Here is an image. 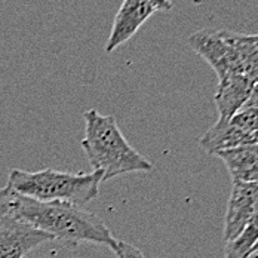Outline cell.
I'll return each mask as SVG.
<instances>
[{
	"instance_id": "1",
	"label": "cell",
	"mask_w": 258,
	"mask_h": 258,
	"mask_svg": "<svg viewBox=\"0 0 258 258\" xmlns=\"http://www.w3.org/2000/svg\"><path fill=\"white\" fill-rule=\"evenodd\" d=\"M8 214L49 234L52 240L62 242L69 246L94 243L111 249L116 243V239L103 220L83 207L61 202H39L12 193L8 204Z\"/></svg>"
},
{
	"instance_id": "7",
	"label": "cell",
	"mask_w": 258,
	"mask_h": 258,
	"mask_svg": "<svg viewBox=\"0 0 258 258\" xmlns=\"http://www.w3.org/2000/svg\"><path fill=\"white\" fill-rule=\"evenodd\" d=\"M155 12V8L147 0H123L114 17L105 52H113L126 43Z\"/></svg>"
},
{
	"instance_id": "11",
	"label": "cell",
	"mask_w": 258,
	"mask_h": 258,
	"mask_svg": "<svg viewBox=\"0 0 258 258\" xmlns=\"http://www.w3.org/2000/svg\"><path fill=\"white\" fill-rule=\"evenodd\" d=\"M258 243V209L242 233L226 243L224 258H251L252 248Z\"/></svg>"
},
{
	"instance_id": "15",
	"label": "cell",
	"mask_w": 258,
	"mask_h": 258,
	"mask_svg": "<svg viewBox=\"0 0 258 258\" xmlns=\"http://www.w3.org/2000/svg\"><path fill=\"white\" fill-rule=\"evenodd\" d=\"M153 8H155V11H169L171 8H172V3L171 2H168V0H147Z\"/></svg>"
},
{
	"instance_id": "8",
	"label": "cell",
	"mask_w": 258,
	"mask_h": 258,
	"mask_svg": "<svg viewBox=\"0 0 258 258\" xmlns=\"http://www.w3.org/2000/svg\"><path fill=\"white\" fill-rule=\"evenodd\" d=\"M254 86L255 83L245 75H230L227 78L220 79L214 97L218 111V120H230L246 104Z\"/></svg>"
},
{
	"instance_id": "4",
	"label": "cell",
	"mask_w": 258,
	"mask_h": 258,
	"mask_svg": "<svg viewBox=\"0 0 258 258\" xmlns=\"http://www.w3.org/2000/svg\"><path fill=\"white\" fill-rule=\"evenodd\" d=\"M187 43L214 69L218 80L230 75H243L239 33L204 28L191 34Z\"/></svg>"
},
{
	"instance_id": "12",
	"label": "cell",
	"mask_w": 258,
	"mask_h": 258,
	"mask_svg": "<svg viewBox=\"0 0 258 258\" xmlns=\"http://www.w3.org/2000/svg\"><path fill=\"white\" fill-rule=\"evenodd\" d=\"M229 122L236 128L258 138V107L243 105Z\"/></svg>"
},
{
	"instance_id": "6",
	"label": "cell",
	"mask_w": 258,
	"mask_h": 258,
	"mask_svg": "<svg viewBox=\"0 0 258 258\" xmlns=\"http://www.w3.org/2000/svg\"><path fill=\"white\" fill-rule=\"evenodd\" d=\"M257 209L258 182H233L223 230L226 243L242 233Z\"/></svg>"
},
{
	"instance_id": "2",
	"label": "cell",
	"mask_w": 258,
	"mask_h": 258,
	"mask_svg": "<svg viewBox=\"0 0 258 258\" xmlns=\"http://www.w3.org/2000/svg\"><path fill=\"white\" fill-rule=\"evenodd\" d=\"M85 137L82 149L94 172H100L103 182L128 174H146L153 169L147 157L138 153L119 128L116 117L91 108L83 113Z\"/></svg>"
},
{
	"instance_id": "5",
	"label": "cell",
	"mask_w": 258,
	"mask_h": 258,
	"mask_svg": "<svg viewBox=\"0 0 258 258\" xmlns=\"http://www.w3.org/2000/svg\"><path fill=\"white\" fill-rule=\"evenodd\" d=\"M52 237L6 214L0 217V258H26Z\"/></svg>"
},
{
	"instance_id": "3",
	"label": "cell",
	"mask_w": 258,
	"mask_h": 258,
	"mask_svg": "<svg viewBox=\"0 0 258 258\" xmlns=\"http://www.w3.org/2000/svg\"><path fill=\"white\" fill-rule=\"evenodd\" d=\"M100 172H62L55 169H11L6 187L20 196L39 202H61L83 207L100 195Z\"/></svg>"
},
{
	"instance_id": "10",
	"label": "cell",
	"mask_w": 258,
	"mask_h": 258,
	"mask_svg": "<svg viewBox=\"0 0 258 258\" xmlns=\"http://www.w3.org/2000/svg\"><path fill=\"white\" fill-rule=\"evenodd\" d=\"M233 182H258V144H248L218 153Z\"/></svg>"
},
{
	"instance_id": "13",
	"label": "cell",
	"mask_w": 258,
	"mask_h": 258,
	"mask_svg": "<svg viewBox=\"0 0 258 258\" xmlns=\"http://www.w3.org/2000/svg\"><path fill=\"white\" fill-rule=\"evenodd\" d=\"M111 251L116 254L117 258H146V255L137 246H134L132 243L125 242V240L116 239V243L111 248Z\"/></svg>"
},
{
	"instance_id": "16",
	"label": "cell",
	"mask_w": 258,
	"mask_h": 258,
	"mask_svg": "<svg viewBox=\"0 0 258 258\" xmlns=\"http://www.w3.org/2000/svg\"><path fill=\"white\" fill-rule=\"evenodd\" d=\"M245 105H248V107H258V85L254 86V89H252V92H251V95H249V98H248V101Z\"/></svg>"
},
{
	"instance_id": "9",
	"label": "cell",
	"mask_w": 258,
	"mask_h": 258,
	"mask_svg": "<svg viewBox=\"0 0 258 258\" xmlns=\"http://www.w3.org/2000/svg\"><path fill=\"white\" fill-rule=\"evenodd\" d=\"M199 144L208 155L217 156L236 147L258 144V138L236 128L229 120H217V123L204 134Z\"/></svg>"
},
{
	"instance_id": "17",
	"label": "cell",
	"mask_w": 258,
	"mask_h": 258,
	"mask_svg": "<svg viewBox=\"0 0 258 258\" xmlns=\"http://www.w3.org/2000/svg\"><path fill=\"white\" fill-rule=\"evenodd\" d=\"M168 2H171V3H172V0H168Z\"/></svg>"
},
{
	"instance_id": "14",
	"label": "cell",
	"mask_w": 258,
	"mask_h": 258,
	"mask_svg": "<svg viewBox=\"0 0 258 258\" xmlns=\"http://www.w3.org/2000/svg\"><path fill=\"white\" fill-rule=\"evenodd\" d=\"M11 190L8 187H0V217L8 214V204L11 199Z\"/></svg>"
}]
</instances>
